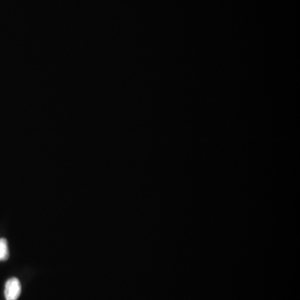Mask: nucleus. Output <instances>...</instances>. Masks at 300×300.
Instances as JSON below:
<instances>
[{
  "label": "nucleus",
  "instance_id": "obj_1",
  "mask_svg": "<svg viewBox=\"0 0 300 300\" xmlns=\"http://www.w3.org/2000/svg\"><path fill=\"white\" fill-rule=\"evenodd\" d=\"M21 284L16 278H11L5 284V295L6 300H17L20 295Z\"/></svg>",
  "mask_w": 300,
  "mask_h": 300
},
{
  "label": "nucleus",
  "instance_id": "obj_2",
  "mask_svg": "<svg viewBox=\"0 0 300 300\" xmlns=\"http://www.w3.org/2000/svg\"><path fill=\"white\" fill-rule=\"evenodd\" d=\"M9 258V249L7 240L5 238H0V261L6 260Z\"/></svg>",
  "mask_w": 300,
  "mask_h": 300
}]
</instances>
